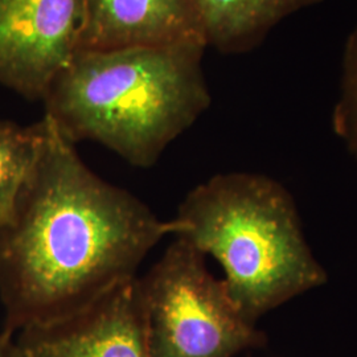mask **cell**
Returning <instances> with one entry per match:
<instances>
[{
	"instance_id": "6da1fadb",
	"label": "cell",
	"mask_w": 357,
	"mask_h": 357,
	"mask_svg": "<svg viewBox=\"0 0 357 357\" xmlns=\"http://www.w3.org/2000/svg\"><path fill=\"white\" fill-rule=\"evenodd\" d=\"M38 159L0 220L1 332L65 318L137 275L175 220L98 176L43 116Z\"/></svg>"
},
{
	"instance_id": "7a4b0ae2",
	"label": "cell",
	"mask_w": 357,
	"mask_h": 357,
	"mask_svg": "<svg viewBox=\"0 0 357 357\" xmlns=\"http://www.w3.org/2000/svg\"><path fill=\"white\" fill-rule=\"evenodd\" d=\"M206 45L78 51L53 79L44 116L68 141L96 142L150 168L211 106Z\"/></svg>"
},
{
	"instance_id": "3957f363",
	"label": "cell",
	"mask_w": 357,
	"mask_h": 357,
	"mask_svg": "<svg viewBox=\"0 0 357 357\" xmlns=\"http://www.w3.org/2000/svg\"><path fill=\"white\" fill-rule=\"evenodd\" d=\"M174 220V237L216 259L231 299L255 324L327 282L293 196L275 178L243 171L215 175L187 193Z\"/></svg>"
},
{
	"instance_id": "277c9868",
	"label": "cell",
	"mask_w": 357,
	"mask_h": 357,
	"mask_svg": "<svg viewBox=\"0 0 357 357\" xmlns=\"http://www.w3.org/2000/svg\"><path fill=\"white\" fill-rule=\"evenodd\" d=\"M205 258L175 237L137 277L151 357H234L265 344L264 333L243 317Z\"/></svg>"
},
{
	"instance_id": "5b68a950",
	"label": "cell",
	"mask_w": 357,
	"mask_h": 357,
	"mask_svg": "<svg viewBox=\"0 0 357 357\" xmlns=\"http://www.w3.org/2000/svg\"><path fill=\"white\" fill-rule=\"evenodd\" d=\"M84 0H0V85L43 101L79 50Z\"/></svg>"
},
{
	"instance_id": "8992f818",
	"label": "cell",
	"mask_w": 357,
	"mask_h": 357,
	"mask_svg": "<svg viewBox=\"0 0 357 357\" xmlns=\"http://www.w3.org/2000/svg\"><path fill=\"white\" fill-rule=\"evenodd\" d=\"M16 357H151L137 277L76 312L13 337Z\"/></svg>"
},
{
	"instance_id": "52a82bcc",
	"label": "cell",
	"mask_w": 357,
	"mask_h": 357,
	"mask_svg": "<svg viewBox=\"0 0 357 357\" xmlns=\"http://www.w3.org/2000/svg\"><path fill=\"white\" fill-rule=\"evenodd\" d=\"M78 51L205 41L195 0H84ZM208 47V45H206Z\"/></svg>"
},
{
	"instance_id": "ba28073f",
	"label": "cell",
	"mask_w": 357,
	"mask_h": 357,
	"mask_svg": "<svg viewBox=\"0 0 357 357\" xmlns=\"http://www.w3.org/2000/svg\"><path fill=\"white\" fill-rule=\"evenodd\" d=\"M326 0H195L208 47L225 54L253 51L295 13Z\"/></svg>"
},
{
	"instance_id": "9c48e42d",
	"label": "cell",
	"mask_w": 357,
	"mask_h": 357,
	"mask_svg": "<svg viewBox=\"0 0 357 357\" xmlns=\"http://www.w3.org/2000/svg\"><path fill=\"white\" fill-rule=\"evenodd\" d=\"M44 130L43 118L28 126L0 119V220L8 213L38 159Z\"/></svg>"
},
{
	"instance_id": "30bf717a",
	"label": "cell",
	"mask_w": 357,
	"mask_h": 357,
	"mask_svg": "<svg viewBox=\"0 0 357 357\" xmlns=\"http://www.w3.org/2000/svg\"><path fill=\"white\" fill-rule=\"evenodd\" d=\"M332 128L357 160V26L345 40L340 90L332 112Z\"/></svg>"
},
{
	"instance_id": "8fae6325",
	"label": "cell",
	"mask_w": 357,
	"mask_h": 357,
	"mask_svg": "<svg viewBox=\"0 0 357 357\" xmlns=\"http://www.w3.org/2000/svg\"><path fill=\"white\" fill-rule=\"evenodd\" d=\"M0 357H16L13 339L0 332Z\"/></svg>"
}]
</instances>
